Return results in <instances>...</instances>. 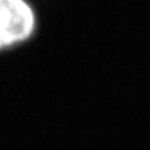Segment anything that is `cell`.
Listing matches in <instances>:
<instances>
[{"label": "cell", "instance_id": "obj_1", "mask_svg": "<svg viewBox=\"0 0 150 150\" xmlns=\"http://www.w3.org/2000/svg\"><path fill=\"white\" fill-rule=\"evenodd\" d=\"M36 24L35 10L28 0H0V29L10 47L29 40Z\"/></svg>", "mask_w": 150, "mask_h": 150}, {"label": "cell", "instance_id": "obj_2", "mask_svg": "<svg viewBox=\"0 0 150 150\" xmlns=\"http://www.w3.org/2000/svg\"><path fill=\"white\" fill-rule=\"evenodd\" d=\"M8 47H10V46H8V43H7V39H6V36L3 35L1 29H0V52L4 50V49H8Z\"/></svg>", "mask_w": 150, "mask_h": 150}]
</instances>
